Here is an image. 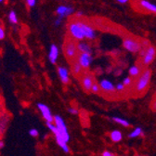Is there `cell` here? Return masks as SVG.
<instances>
[{"instance_id": "cell-2", "label": "cell", "mask_w": 156, "mask_h": 156, "mask_svg": "<svg viewBox=\"0 0 156 156\" xmlns=\"http://www.w3.org/2000/svg\"><path fill=\"white\" fill-rule=\"evenodd\" d=\"M63 52L68 61L72 62L76 61L78 55H79V52H78V49H77V43L73 39L69 38L68 40L65 41L63 45Z\"/></svg>"}, {"instance_id": "cell-16", "label": "cell", "mask_w": 156, "mask_h": 156, "mask_svg": "<svg viewBox=\"0 0 156 156\" xmlns=\"http://www.w3.org/2000/svg\"><path fill=\"white\" fill-rule=\"evenodd\" d=\"M9 118L7 114H0V135H3L7 128H8V125H9Z\"/></svg>"}, {"instance_id": "cell-25", "label": "cell", "mask_w": 156, "mask_h": 156, "mask_svg": "<svg viewBox=\"0 0 156 156\" xmlns=\"http://www.w3.org/2000/svg\"><path fill=\"white\" fill-rule=\"evenodd\" d=\"M90 92H92V93H94V94H98V93H100L101 92V87H100V85L98 84V83H94V85L92 86V87H91V90H90Z\"/></svg>"}, {"instance_id": "cell-8", "label": "cell", "mask_w": 156, "mask_h": 156, "mask_svg": "<svg viewBox=\"0 0 156 156\" xmlns=\"http://www.w3.org/2000/svg\"><path fill=\"white\" fill-rule=\"evenodd\" d=\"M37 109L39 112H40L42 117L47 123L54 122V116L48 105H46L45 103H42V102H39V103H37Z\"/></svg>"}, {"instance_id": "cell-26", "label": "cell", "mask_w": 156, "mask_h": 156, "mask_svg": "<svg viewBox=\"0 0 156 156\" xmlns=\"http://www.w3.org/2000/svg\"><path fill=\"white\" fill-rule=\"evenodd\" d=\"M123 84H124V86L125 87H130L132 84H133V79L132 78L129 76V77H126V78H125L124 79V81H123Z\"/></svg>"}, {"instance_id": "cell-9", "label": "cell", "mask_w": 156, "mask_h": 156, "mask_svg": "<svg viewBox=\"0 0 156 156\" xmlns=\"http://www.w3.org/2000/svg\"><path fill=\"white\" fill-rule=\"evenodd\" d=\"M80 80H81V85L82 87L85 91L89 92L91 90L92 86L95 83V78L91 73H84L81 77H80Z\"/></svg>"}, {"instance_id": "cell-5", "label": "cell", "mask_w": 156, "mask_h": 156, "mask_svg": "<svg viewBox=\"0 0 156 156\" xmlns=\"http://www.w3.org/2000/svg\"><path fill=\"white\" fill-rule=\"evenodd\" d=\"M47 126L48 127V129L53 133L54 136H55V140H56V142L57 144L60 146V148L64 151V152H69L70 151V149L68 147V144L67 142L62 139V136H61V134L58 133L56 126L54 125V123H47Z\"/></svg>"}, {"instance_id": "cell-21", "label": "cell", "mask_w": 156, "mask_h": 156, "mask_svg": "<svg viewBox=\"0 0 156 156\" xmlns=\"http://www.w3.org/2000/svg\"><path fill=\"white\" fill-rule=\"evenodd\" d=\"M110 138L113 142H120L123 139V134L120 130H113L110 135Z\"/></svg>"}, {"instance_id": "cell-4", "label": "cell", "mask_w": 156, "mask_h": 156, "mask_svg": "<svg viewBox=\"0 0 156 156\" xmlns=\"http://www.w3.org/2000/svg\"><path fill=\"white\" fill-rule=\"evenodd\" d=\"M54 125L56 126L58 133L61 134V136H62V139L68 143L70 140V134L68 132V128L67 126L64 122V120L62 119V117H61L60 115H56L54 116Z\"/></svg>"}, {"instance_id": "cell-19", "label": "cell", "mask_w": 156, "mask_h": 156, "mask_svg": "<svg viewBox=\"0 0 156 156\" xmlns=\"http://www.w3.org/2000/svg\"><path fill=\"white\" fill-rule=\"evenodd\" d=\"M140 6H141L143 9H145L151 11V12L156 13V5H155V4H153V3L148 1V0H140Z\"/></svg>"}, {"instance_id": "cell-31", "label": "cell", "mask_w": 156, "mask_h": 156, "mask_svg": "<svg viewBox=\"0 0 156 156\" xmlns=\"http://www.w3.org/2000/svg\"><path fill=\"white\" fill-rule=\"evenodd\" d=\"M68 112L71 113V114H78V110L74 107H71L68 109Z\"/></svg>"}, {"instance_id": "cell-39", "label": "cell", "mask_w": 156, "mask_h": 156, "mask_svg": "<svg viewBox=\"0 0 156 156\" xmlns=\"http://www.w3.org/2000/svg\"><path fill=\"white\" fill-rule=\"evenodd\" d=\"M136 156H141V155H136Z\"/></svg>"}, {"instance_id": "cell-27", "label": "cell", "mask_w": 156, "mask_h": 156, "mask_svg": "<svg viewBox=\"0 0 156 156\" xmlns=\"http://www.w3.org/2000/svg\"><path fill=\"white\" fill-rule=\"evenodd\" d=\"M29 135L31 136H33V138H37V136H39V132L36 128H31L29 130Z\"/></svg>"}, {"instance_id": "cell-12", "label": "cell", "mask_w": 156, "mask_h": 156, "mask_svg": "<svg viewBox=\"0 0 156 156\" xmlns=\"http://www.w3.org/2000/svg\"><path fill=\"white\" fill-rule=\"evenodd\" d=\"M73 9L72 7H67V6H58L56 9V12L58 14V17L62 19L68 17L73 13Z\"/></svg>"}, {"instance_id": "cell-7", "label": "cell", "mask_w": 156, "mask_h": 156, "mask_svg": "<svg viewBox=\"0 0 156 156\" xmlns=\"http://www.w3.org/2000/svg\"><path fill=\"white\" fill-rule=\"evenodd\" d=\"M156 56V48L153 46H149L145 49V53L141 58V65L143 67H147L151 65Z\"/></svg>"}, {"instance_id": "cell-22", "label": "cell", "mask_w": 156, "mask_h": 156, "mask_svg": "<svg viewBox=\"0 0 156 156\" xmlns=\"http://www.w3.org/2000/svg\"><path fill=\"white\" fill-rule=\"evenodd\" d=\"M112 120H113L115 123L119 124V125H121V126H126V127H127V126H130V123H129L127 120H126V119H124V118H121V117L114 116V117H112Z\"/></svg>"}, {"instance_id": "cell-38", "label": "cell", "mask_w": 156, "mask_h": 156, "mask_svg": "<svg viewBox=\"0 0 156 156\" xmlns=\"http://www.w3.org/2000/svg\"><path fill=\"white\" fill-rule=\"evenodd\" d=\"M4 1V0H0V3H1V2H3Z\"/></svg>"}, {"instance_id": "cell-10", "label": "cell", "mask_w": 156, "mask_h": 156, "mask_svg": "<svg viewBox=\"0 0 156 156\" xmlns=\"http://www.w3.org/2000/svg\"><path fill=\"white\" fill-rule=\"evenodd\" d=\"M93 61V58L90 54H87V53H79L78 55L77 58H76V62L79 63L82 68L84 70H87L89 69L91 63Z\"/></svg>"}, {"instance_id": "cell-37", "label": "cell", "mask_w": 156, "mask_h": 156, "mask_svg": "<svg viewBox=\"0 0 156 156\" xmlns=\"http://www.w3.org/2000/svg\"><path fill=\"white\" fill-rule=\"evenodd\" d=\"M83 15V12H81V11H78L77 13H76V16L77 17H81Z\"/></svg>"}, {"instance_id": "cell-14", "label": "cell", "mask_w": 156, "mask_h": 156, "mask_svg": "<svg viewBox=\"0 0 156 156\" xmlns=\"http://www.w3.org/2000/svg\"><path fill=\"white\" fill-rule=\"evenodd\" d=\"M99 85H100L101 90H102V91H104V92H106V93H112V92L116 91L115 87L113 86V84L111 83L110 81L106 80V79L101 80V81L99 83Z\"/></svg>"}, {"instance_id": "cell-23", "label": "cell", "mask_w": 156, "mask_h": 156, "mask_svg": "<svg viewBox=\"0 0 156 156\" xmlns=\"http://www.w3.org/2000/svg\"><path fill=\"white\" fill-rule=\"evenodd\" d=\"M141 134H142V129L140 127H136L131 133H129L128 136L130 139H136V138H138V136H141Z\"/></svg>"}, {"instance_id": "cell-29", "label": "cell", "mask_w": 156, "mask_h": 156, "mask_svg": "<svg viewBox=\"0 0 156 156\" xmlns=\"http://www.w3.org/2000/svg\"><path fill=\"white\" fill-rule=\"evenodd\" d=\"M26 3L30 8H33L36 4V0H26Z\"/></svg>"}, {"instance_id": "cell-36", "label": "cell", "mask_w": 156, "mask_h": 156, "mask_svg": "<svg viewBox=\"0 0 156 156\" xmlns=\"http://www.w3.org/2000/svg\"><path fill=\"white\" fill-rule=\"evenodd\" d=\"M4 146H5V142H4V140H0V149H3V148H4Z\"/></svg>"}, {"instance_id": "cell-30", "label": "cell", "mask_w": 156, "mask_h": 156, "mask_svg": "<svg viewBox=\"0 0 156 156\" xmlns=\"http://www.w3.org/2000/svg\"><path fill=\"white\" fill-rule=\"evenodd\" d=\"M5 35H6V34H5L4 28H3L2 26H0V40H2V39H4V38H5Z\"/></svg>"}, {"instance_id": "cell-24", "label": "cell", "mask_w": 156, "mask_h": 156, "mask_svg": "<svg viewBox=\"0 0 156 156\" xmlns=\"http://www.w3.org/2000/svg\"><path fill=\"white\" fill-rule=\"evenodd\" d=\"M9 22L13 24H16L18 23V18H17V14L15 13V11H10L9 14Z\"/></svg>"}, {"instance_id": "cell-32", "label": "cell", "mask_w": 156, "mask_h": 156, "mask_svg": "<svg viewBox=\"0 0 156 156\" xmlns=\"http://www.w3.org/2000/svg\"><path fill=\"white\" fill-rule=\"evenodd\" d=\"M62 18H60V17H58V19L56 20V22H55V26H60L61 25V23H62Z\"/></svg>"}, {"instance_id": "cell-34", "label": "cell", "mask_w": 156, "mask_h": 156, "mask_svg": "<svg viewBox=\"0 0 156 156\" xmlns=\"http://www.w3.org/2000/svg\"><path fill=\"white\" fill-rule=\"evenodd\" d=\"M102 156H113V154L112 152H110L109 151H104L102 152Z\"/></svg>"}, {"instance_id": "cell-28", "label": "cell", "mask_w": 156, "mask_h": 156, "mask_svg": "<svg viewBox=\"0 0 156 156\" xmlns=\"http://www.w3.org/2000/svg\"><path fill=\"white\" fill-rule=\"evenodd\" d=\"M115 89L117 90V91H119V92H123L125 89H126V87L124 86V84L123 83H121V84H118L116 87H115Z\"/></svg>"}, {"instance_id": "cell-35", "label": "cell", "mask_w": 156, "mask_h": 156, "mask_svg": "<svg viewBox=\"0 0 156 156\" xmlns=\"http://www.w3.org/2000/svg\"><path fill=\"white\" fill-rule=\"evenodd\" d=\"M117 2H119V3H121V4H125V3H127L129 0H116Z\"/></svg>"}, {"instance_id": "cell-13", "label": "cell", "mask_w": 156, "mask_h": 156, "mask_svg": "<svg viewBox=\"0 0 156 156\" xmlns=\"http://www.w3.org/2000/svg\"><path fill=\"white\" fill-rule=\"evenodd\" d=\"M58 77H60L61 81L63 84H68L69 83V81H70V73H69V70L67 68L62 67V66L58 67Z\"/></svg>"}, {"instance_id": "cell-6", "label": "cell", "mask_w": 156, "mask_h": 156, "mask_svg": "<svg viewBox=\"0 0 156 156\" xmlns=\"http://www.w3.org/2000/svg\"><path fill=\"white\" fill-rule=\"evenodd\" d=\"M123 46L127 51L131 53H140L143 48L141 43L132 37H126L123 41Z\"/></svg>"}, {"instance_id": "cell-3", "label": "cell", "mask_w": 156, "mask_h": 156, "mask_svg": "<svg viewBox=\"0 0 156 156\" xmlns=\"http://www.w3.org/2000/svg\"><path fill=\"white\" fill-rule=\"evenodd\" d=\"M68 32L72 39L76 41H83L85 37V34L83 33V30L80 26L79 21L72 22L68 25Z\"/></svg>"}, {"instance_id": "cell-18", "label": "cell", "mask_w": 156, "mask_h": 156, "mask_svg": "<svg viewBox=\"0 0 156 156\" xmlns=\"http://www.w3.org/2000/svg\"><path fill=\"white\" fill-rule=\"evenodd\" d=\"M77 49L79 53H87V54H92V48L90 46H88L87 43L79 41L77 43Z\"/></svg>"}, {"instance_id": "cell-1", "label": "cell", "mask_w": 156, "mask_h": 156, "mask_svg": "<svg viewBox=\"0 0 156 156\" xmlns=\"http://www.w3.org/2000/svg\"><path fill=\"white\" fill-rule=\"evenodd\" d=\"M151 78V71L150 69H145L142 71L141 74L138 77V79L136 80L134 88L135 91L138 94H141L145 92L150 85Z\"/></svg>"}, {"instance_id": "cell-33", "label": "cell", "mask_w": 156, "mask_h": 156, "mask_svg": "<svg viewBox=\"0 0 156 156\" xmlns=\"http://www.w3.org/2000/svg\"><path fill=\"white\" fill-rule=\"evenodd\" d=\"M151 108L153 112H156V98L154 99V101L151 102Z\"/></svg>"}, {"instance_id": "cell-15", "label": "cell", "mask_w": 156, "mask_h": 156, "mask_svg": "<svg viewBox=\"0 0 156 156\" xmlns=\"http://www.w3.org/2000/svg\"><path fill=\"white\" fill-rule=\"evenodd\" d=\"M58 48L52 44L50 46L49 48V52H48V58H49V62L52 64H55L58 61Z\"/></svg>"}, {"instance_id": "cell-20", "label": "cell", "mask_w": 156, "mask_h": 156, "mask_svg": "<svg viewBox=\"0 0 156 156\" xmlns=\"http://www.w3.org/2000/svg\"><path fill=\"white\" fill-rule=\"evenodd\" d=\"M142 73V70L140 66L138 65H134V66H131L128 70V73H129V76L131 78H136L139 77Z\"/></svg>"}, {"instance_id": "cell-11", "label": "cell", "mask_w": 156, "mask_h": 156, "mask_svg": "<svg viewBox=\"0 0 156 156\" xmlns=\"http://www.w3.org/2000/svg\"><path fill=\"white\" fill-rule=\"evenodd\" d=\"M79 23H80V26L83 30V33L85 34V37L87 39H89V40H93L97 37V34L94 30L93 27H91L90 25H88L87 23H83L81 21H79Z\"/></svg>"}, {"instance_id": "cell-17", "label": "cell", "mask_w": 156, "mask_h": 156, "mask_svg": "<svg viewBox=\"0 0 156 156\" xmlns=\"http://www.w3.org/2000/svg\"><path fill=\"white\" fill-rule=\"evenodd\" d=\"M85 73V70L82 68V66L78 63L76 61L72 62V73L76 77H81V75Z\"/></svg>"}]
</instances>
